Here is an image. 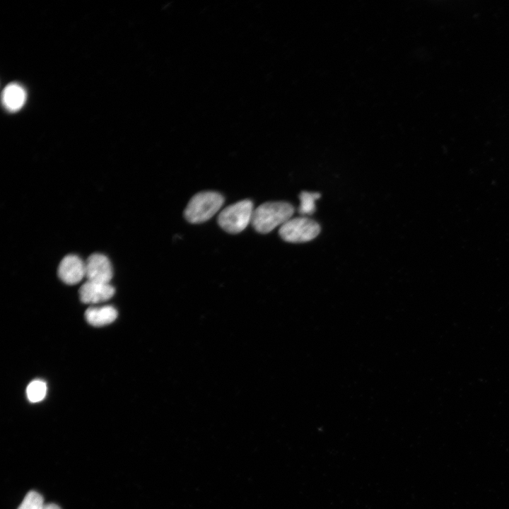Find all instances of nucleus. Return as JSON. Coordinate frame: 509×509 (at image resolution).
Listing matches in <instances>:
<instances>
[{
  "instance_id": "f257e3e1",
  "label": "nucleus",
  "mask_w": 509,
  "mask_h": 509,
  "mask_svg": "<svg viewBox=\"0 0 509 509\" xmlns=\"http://www.w3.org/2000/svg\"><path fill=\"white\" fill-rule=\"evenodd\" d=\"M293 206L286 201L263 203L254 209L251 223L260 233H268L292 218Z\"/></svg>"
},
{
  "instance_id": "f03ea898",
  "label": "nucleus",
  "mask_w": 509,
  "mask_h": 509,
  "mask_svg": "<svg viewBox=\"0 0 509 509\" xmlns=\"http://www.w3.org/2000/svg\"><path fill=\"white\" fill-rule=\"evenodd\" d=\"M224 197L216 192L206 191L192 197L184 211L186 220L191 223L208 221L221 209Z\"/></svg>"
},
{
  "instance_id": "7ed1b4c3",
  "label": "nucleus",
  "mask_w": 509,
  "mask_h": 509,
  "mask_svg": "<svg viewBox=\"0 0 509 509\" xmlns=\"http://www.w3.org/2000/svg\"><path fill=\"white\" fill-rule=\"evenodd\" d=\"M253 203L244 199L223 209L218 216L220 227L229 233L242 232L252 221Z\"/></svg>"
},
{
  "instance_id": "20e7f679",
  "label": "nucleus",
  "mask_w": 509,
  "mask_h": 509,
  "mask_svg": "<svg viewBox=\"0 0 509 509\" xmlns=\"http://www.w3.org/2000/svg\"><path fill=\"white\" fill-rule=\"evenodd\" d=\"M320 232V226L308 217L291 218L279 228L281 238L289 242H304L316 238Z\"/></svg>"
},
{
  "instance_id": "39448f33",
  "label": "nucleus",
  "mask_w": 509,
  "mask_h": 509,
  "mask_svg": "<svg viewBox=\"0 0 509 509\" xmlns=\"http://www.w3.org/2000/svg\"><path fill=\"white\" fill-rule=\"evenodd\" d=\"M87 281L110 283L113 271L108 258L102 254L91 255L85 262Z\"/></svg>"
},
{
  "instance_id": "423d86ee",
  "label": "nucleus",
  "mask_w": 509,
  "mask_h": 509,
  "mask_svg": "<svg viewBox=\"0 0 509 509\" xmlns=\"http://www.w3.org/2000/svg\"><path fill=\"white\" fill-rule=\"evenodd\" d=\"M58 276L66 284L74 285L79 283L86 277L85 262L76 255H66L59 265Z\"/></svg>"
},
{
  "instance_id": "0eeeda50",
  "label": "nucleus",
  "mask_w": 509,
  "mask_h": 509,
  "mask_svg": "<svg viewBox=\"0 0 509 509\" xmlns=\"http://www.w3.org/2000/svg\"><path fill=\"white\" fill-rule=\"evenodd\" d=\"M115 288L110 283L87 281L79 289L81 300L86 304L105 302L115 294Z\"/></svg>"
},
{
  "instance_id": "6e6552de",
  "label": "nucleus",
  "mask_w": 509,
  "mask_h": 509,
  "mask_svg": "<svg viewBox=\"0 0 509 509\" xmlns=\"http://www.w3.org/2000/svg\"><path fill=\"white\" fill-rule=\"evenodd\" d=\"M85 317L90 325L102 327L113 322L117 317V311L111 305L90 307L86 310Z\"/></svg>"
},
{
  "instance_id": "1a4fd4ad",
  "label": "nucleus",
  "mask_w": 509,
  "mask_h": 509,
  "mask_svg": "<svg viewBox=\"0 0 509 509\" xmlns=\"http://www.w3.org/2000/svg\"><path fill=\"white\" fill-rule=\"evenodd\" d=\"M26 100V93L24 88L17 84H8L3 90L2 103L6 110L16 112L20 110Z\"/></svg>"
},
{
  "instance_id": "9d476101",
  "label": "nucleus",
  "mask_w": 509,
  "mask_h": 509,
  "mask_svg": "<svg viewBox=\"0 0 509 509\" xmlns=\"http://www.w3.org/2000/svg\"><path fill=\"white\" fill-rule=\"evenodd\" d=\"M47 385L41 380H35L26 388V395L30 402H41L46 396Z\"/></svg>"
},
{
  "instance_id": "9b49d317",
  "label": "nucleus",
  "mask_w": 509,
  "mask_h": 509,
  "mask_svg": "<svg viewBox=\"0 0 509 509\" xmlns=\"http://www.w3.org/2000/svg\"><path fill=\"white\" fill-rule=\"evenodd\" d=\"M320 197L316 192H303L300 194V204L298 211L302 215H311L315 211V201Z\"/></svg>"
},
{
  "instance_id": "f8f14e48",
  "label": "nucleus",
  "mask_w": 509,
  "mask_h": 509,
  "mask_svg": "<svg viewBox=\"0 0 509 509\" xmlns=\"http://www.w3.org/2000/svg\"><path fill=\"white\" fill-rule=\"evenodd\" d=\"M45 504L43 497L39 493L30 491L17 509H42Z\"/></svg>"
},
{
  "instance_id": "ddd939ff",
  "label": "nucleus",
  "mask_w": 509,
  "mask_h": 509,
  "mask_svg": "<svg viewBox=\"0 0 509 509\" xmlns=\"http://www.w3.org/2000/svg\"><path fill=\"white\" fill-rule=\"evenodd\" d=\"M42 509H61V508L54 503H47V504H45Z\"/></svg>"
}]
</instances>
